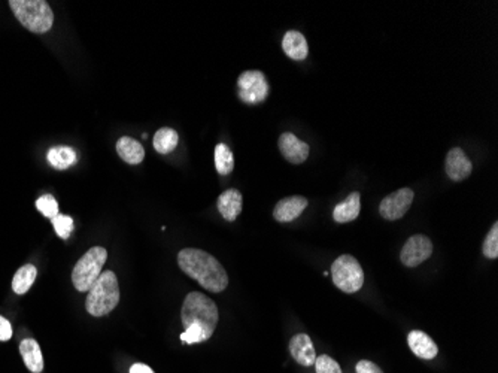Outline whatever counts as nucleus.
Instances as JSON below:
<instances>
[{
    "mask_svg": "<svg viewBox=\"0 0 498 373\" xmlns=\"http://www.w3.org/2000/svg\"><path fill=\"white\" fill-rule=\"evenodd\" d=\"M20 354L27 369L33 373H41L43 370V357L39 344L34 339H25L20 344Z\"/></svg>",
    "mask_w": 498,
    "mask_h": 373,
    "instance_id": "6ab92c4d",
    "label": "nucleus"
},
{
    "mask_svg": "<svg viewBox=\"0 0 498 373\" xmlns=\"http://www.w3.org/2000/svg\"><path fill=\"white\" fill-rule=\"evenodd\" d=\"M355 372L357 373H384L381 367L372 363V361H369V360L358 361L357 366H355Z\"/></svg>",
    "mask_w": 498,
    "mask_h": 373,
    "instance_id": "cd10ccee",
    "label": "nucleus"
},
{
    "mask_svg": "<svg viewBox=\"0 0 498 373\" xmlns=\"http://www.w3.org/2000/svg\"><path fill=\"white\" fill-rule=\"evenodd\" d=\"M51 221H53V226H54V230H55L58 238H62L65 240L70 238V235H72V231H74V219H72V217L58 214Z\"/></svg>",
    "mask_w": 498,
    "mask_h": 373,
    "instance_id": "393cba45",
    "label": "nucleus"
},
{
    "mask_svg": "<svg viewBox=\"0 0 498 373\" xmlns=\"http://www.w3.org/2000/svg\"><path fill=\"white\" fill-rule=\"evenodd\" d=\"M482 251L486 259L495 260L498 257V223H494L488 235H486L482 245Z\"/></svg>",
    "mask_w": 498,
    "mask_h": 373,
    "instance_id": "b1692460",
    "label": "nucleus"
},
{
    "mask_svg": "<svg viewBox=\"0 0 498 373\" xmlns=\"http://www.w3.org/2000/svg\"><path fill=\"white\" fill-rule=\"evenodd\" d=\"M269 84L266 75L260 71H246L237 78V95L248 104H258L267 99Z\"/></svg>",
    "mask_w": 498,
    "mask_h": 373,
    "instance_id": "0eeeda50",
    "label": "nucleus"
},
{
    "mask_svg": "<svg viewBox=\"0 0 498 373\" xmlns=\"http://www.w3.org/2000/svg\"><path fill=\"white\" fill-rule=\"evenodd\" d=\"M413 191L410 189H400L394 193H391L386 196L385 199L381 202L379 206V212H381L382 218L388 221H396L406 215L409 211V208L412 206L413 202Z\"/></svg>",
    "mask_w": 498,
    "mask_h": 373,
    "instance_id": "1a4fd4ad",
    "label": "nucleus"
},
{
    "mask_svg": "<svg viewBox=\"0 0 498 373\" xmlns=\"http://www.w3.org/2000/svg\"><path fill=\"white\" fill-rule=\"evenodd\" d=\"M213 158H215V168L217 172L221 175H229L233 168H234V157L231 149L225 144H218L215 147V153H213Z\"/></svg>",
    "mask_w": 498,
    "mask_h": 373,
    "instance_id": "5701e85b",
    "label": "nucleus"
},
{
    "mask_svg": "<svg viewBox=\"0 0 498 373\" xmlns=\"http://www.w3.org/2000/svg\"><path fill=\"white\" fill-rule=\"evenodd\" d=\"M290 353L292 358L302 366L315 365V360H316L315 348L311 337L304 333L295 334L290 341Z\"/></svg>",
    "mask_w": 498,
    "mask_h": 373,
    "instance_id": "ddd939ff",
    "label": "nucleus"
},
{
    "mask_svg": "<svg viewBox=\"0 0 498 373\" xmlns=\"http://www.w3.org/2000/svg\"><path fill=\"white\" fill-rule=\"evenodd\" d=\"M360 193L354 191L351 193L345 201L342 203L335 206L333 211V218L336 223H351V221L357 219V217L360 215L361 211V202H360Z\"/></svg>",
    "mask_w": 498,
    "mask_h": 373,
    "instance_id": "a211bd4d",
    "label": "nucleus"
},
{
    "mask_svg": "<svg viewBox=\"0 0 498 373\" xmlns=\"http://www.w3.org/2000/svg\"><path fill=\"white\" fill-rule=\"evenodd\" d=\"M116 153L128 165H140L145 158V149L140 142L130 136H123L116 142Z\"/></svg>",
    "mask_w": 498,
    "mask_h": 373,
    "instance_id": "f3484780",
    "label": "nucleus"
},
{
    "mask_svg": "<svg viewBox=\"0 0 498 373\" xmlns=\"http://www.w3.org/2000/svg\"><path fill=\"white\" fill-rule=\"evenodd\" d=\"M106 259H108V251L103 247H93L82 255L72 271V283L78 291L81 293L90 291L100 276Z\"/></svg>",
    "mask_w": 498,
    "mask_h": 373,
    "instance_id": "39448f33",
    "label": "nucleus"
},
{
    "mask_svg": "<svg viewBox=\"0 0 498 373\" xmlns=\"http://www.w3.org/2000/svg\"><path fill=\"white\" fill-rule=\"evenodd\" d=\"M181 318L185 327L180 336L182 344L206 342L217 329L218 306L203 293L191 291L184 300Z\"/></svg>",
    "mask_w": 498,
    "mask_h": 373,
    "instance_id": "f257e3e1",
    "label": "nucleus"
},
{
    "mask_svg": "<svg viewBox=\"0 0 498 373\" xmlns=\"http://www.w3.org/2000/svg\"><path fill=\"white\" fill-rule=\"evenodd\" d=\"M9 8L32 33H46L54 25L53 9L45 0H11Z\"/></svg>",
    "mask_w": 498,
    "mask_h": 373,
    "instance_id": "20e7f679",
    "label": "nucleus"
},
{
    "mask_svg": "<svg viewBox=\"0 0 498 373\" xmlns=\"http://www.w3.org/2000/svg\"><path fill=\"white\" fill-rule=\"evenodd\" d=\"M316 373H342V369L335 358L330 355H319L315 360Z\"/></svg>",
    "mask_w": 498,
    "mask_h": 373,
    "instance_id": "bb28decb",
    "label": "nucleus"
},
{
    "mask_svg": "<svg viewBox=\"0 0 498 373\" xmlns=\"http://www.w3.org/2000/svg\"><path fill=\"white\" fill-rule=\"evenodd\" d=\"M279 149L283 158L288 160L292 165H302L309 156V145L300 141L292 133H282L279 137Z\"/></svg>",
    "mask_w": 498,
    "mask_h": 373,
    "instance_id": "9b49d317",
    "label": "nucleus"
},
{
    "mask_svg": "<svg viewBox=\"0 0 498 373\" xmlns=\"http://www.w3.org/2000/svg\"><path fill=\"white\" fill-rule=\"evenodd\" d=\"M433 254V242L424 235L410 236L400 252V260L406 267H417Z\"/></svg>",
    "mask_w": 498,
    "mask_h": 373,
    "instance_id": "6e6552de",
    "label": "nucleus"
},
{
    "mask_svg": "<svg viewBox=\"0 0 498 373\" xmlns=\"http://www.w3.org/2000/svg\"><path fill=\"white\" fill-rule=\"evenodd\" d=\"M331 278L335 285L343 293H357L364 285V271L357 259L343 254L331 264Z\"/></svg>",
    "mask_w": 498,
    "mask_h": 373,
    "instance_id": "423d86ee",
    "label": "nucleus"
},
{
    "mask_svg": "<svg viewBox=\"0 0 498 373\" xmlns=\"http://www.w3.org/2000/svg\"><path fill=\"white\" fill-rule=\"evenodd\" d=\"M177 264L184 273L212 293H221L229 285V276L222 264L206 251L185 248L177 254Z\"/></svg>",
    "mask_w": 498,
    "mask_h": 373,
    "instance_id": "f03ea898",
    "label": "nucleus"
},
{
    "mask_svg": "<svg viewBox=\"0 0 498 373\" xmlns=\"http://www.w3.org/2000/svg\"><path fill=\"white\" fill-rule=\"evenodd\" d=\"M130 373H154V370L149 366H147V365L136 363V365H133L132 367H130Z\"/></svg>",
    "mask_w": 498,
    "mask_h": 373,
    "instance_id": "c756f323",
    "label": "nucleus"
},
{
    "mask_svg": "<svg viewBox=\"0 0 498 373\" xmlns=\"http://www.w3.org/2000/svg\"><path fill=\"white\" fill-rule=\"evenodd\" d=\"M408 344L412 353L422 360H433L438 354L436 342L421 330H412L408 336Z\"/></svg>",
    "mask_w": 498,
    "mask_h": 373,
    "instance_id": "4468645a",
    "label": "nucleus"
},
{
    "mask_svg": "<svg viewBox=\"0 0 498 373\" xmlns=\"http://www.w3.org/2000/svg\"><path fill=\"white\" fill-rule=\"evenodd\" d=\"M177 144H180V135L170 127H161L152 141V145L159 154H170Z\"/></svg>",
    "mask_w": 498,
    "mask_h": 373,
    "instance_id": "4be33fe9",
    "label": "nucleus"
},
{
    "mask_svg": "<svg viewBox=\"0 0 498 373\" xmlns=\"http://www.w3.org/2000/svg\"><path fill=\"white\" fill-rule=\"evenodd\" d=\"M309 205L306 197L303 196H291L285 197L276 203L274 209V217L279 223H291L295 218H299L304 209Z\"/></svg>",
    "mask_w": 498,
    "mask_h": 373,
    "instance_id": "f8f14e48",
    "label": "nucleus"
},
{
    "mask_svg": "<svg viewBox=\"0 0 498 373\" xmlns=\"http://www.w3.org/2000/svg\"><path fill=\"white\" fill-rule=\"evenodd\" d=\"M34 205H36L38 211H39L43 217H46V218H51V219H53L54 217L58 215V203H57V201L54 199V196H51V194H43V196H41Z\"/></svg>",
    "mask_w": 498,
    "mask_h": 373,
    "instance_id": "a878e982",
    "label": "nucleus"
},
{
    "mask_svg": "<svg viewBox=\"0 0 498 373\" xmlns=\"http://www.w3.org/2000/svg\"><path fill=\"white\" fill-rule=\"evenodd\" d=\"M46 160H48V163L54 169L66 170L76 165L78 157L74 148L60 145V147H53L48 153H46Z\"/></svg>",
    "mask_w": 498,
    "mask_h": 373,
    "instance_id": "aec40b11",
    "label": "nucleus"
},
{
    "mask_svg": "<svg viewBox=\"0 0 498 373\" xmlns=\"http://www.w3.org/2000/svg\"><path fill=\"white\" fill-rule=\"evenodd\" d=\"M282 50L292 60L302 62L309 54V46L303 34L297 30H290L285 33L282 41Z\"/></svg>",
    "mask_w": 498,
    "mask_h": 373,
    "instance_id": "dca6fc26",
    "label": "nucleus"
},
{
    "mask_svg": "<svg viewBox=\"0 0 498 373\" xmlns=\"http://www.w3.org/2000/svg\"><path fill=\"white\" fill-rule=\"evenodd\" d=\"M445 169H446V175L450 179L455 181V182H459V181L470 177L471 170H473V165H471V161L469 160V157L466 156L464 151L455 147V148L450 149L446 156Z\"/></svg>",
    "mask_w": 498,
    "mask_h": 373,
    "instance_id": "9d476101",
    "label": "nucleus"
},
{
    "mask_svg": "<svg viewBox=\"0 0 498 373\" xmlns=\"http://www.w3.org/2000/svg\"><path fill=\"white\" fill-rule=\"evenodd\" d=\"M242 193L236 189L225 190L218 197V211L224 219L234 221L242 212Z\"/></svg>",
    "mask_w": 498,
    "mask_h": 373,
    "instance_id": "2eb2a0df",
    "label": "nucleus"
},
{
    "mask_svg": "<svg viewBox=\"0 0 498 373\" xmlns=\"http://www.w3.org/2000/svg\"><path fill=\"white\" fill-rule=\"evenodd\" d=\"M13 337V325L11 323L0 316V341L6 342Z\"/></svg>",
    "mask_w": 498,
    "mask_h": 373,
    "instance_id": "c85d7f7f",
    "label": "nucleus"
},
{
    "mask_svg": "<svg viewBox=\"0 0 498 373\" xmlns=\"http://www.w3.org/2000/svg\"><path fill=\"white\" fill-rule=\"evenodd\" d=\"M38 269L33 264H25L17 271L13 278V291L17 294H26L36 281Z\"/></svg>",
    "mask_w": 498,
    "mask_h": 373,
    "instance_id": "412c9836",
    "label": "nucleus"
},
{
    "mask_svg": "<svg viewBox=\"0 0 498 373\" xmlns=\"http://www.w3.org/2000/svg\"><path fill=\"white\" fill-rule=\"evenodd\" d=\"M120 303V287L116 275L111 271L102 272L93 284L86 300V308L93 317H105Z\"/></svg>",
    "mask_w": 498,
    "mask_h": 373,
    "instance_id": "7ed1b4c3",
    "label": "nucleus"
}]
</instances>
